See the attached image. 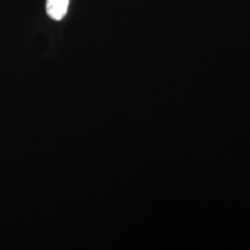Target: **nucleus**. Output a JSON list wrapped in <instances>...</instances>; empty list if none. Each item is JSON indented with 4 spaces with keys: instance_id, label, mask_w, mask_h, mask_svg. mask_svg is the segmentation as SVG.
Masks as SVG:
<instances>
[{
    "instance_id": "nucleus-1",
    "label": "nucleus",
    "mask_w": 250,
    "mask_h": 250,
    "mask_svg": "<svg viewBox=\"0 0 250 250\" xmlns=\"http://www.w3.org/2000/svg\"><path fill=\"white\" fill-rule=\"evenodd\" d=\"M70 0H46V13L52 20L61 21L67 13Z\"/></svg>"
}]
</instances>
